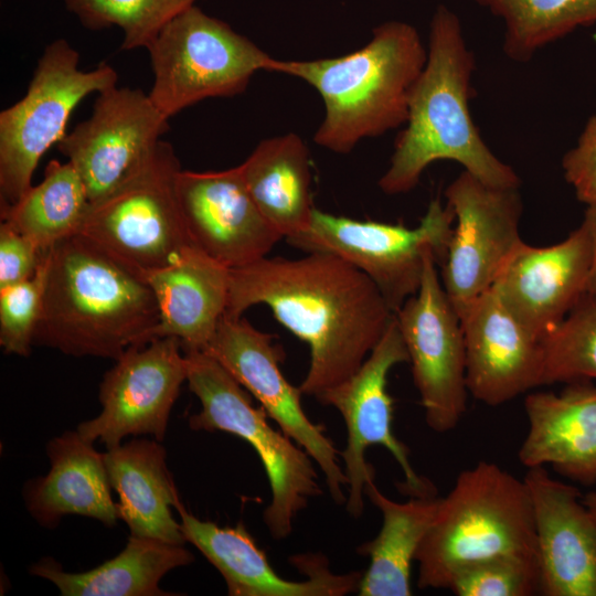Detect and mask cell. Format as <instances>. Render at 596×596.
Returning a JSON list of instances; mask_svg holds the SVG:
<instances>
[{"mask_svg":"<svg viewBox=\"0 0 596 596\" xmlns=\"http://www.w3.org/2000/svg\"><path fill=\"white\" fill-rule=\"evenodd\" d=\"M89 203L74 166L53 159L39 184L32 185L15 203L0 206L1 219L46 252L78 233Z\"/></svg>","mask_w":596,"mask_h":596,"instance_id":"obj_29","label":"cell"},{"mask_svg":"<svg viewBox=\"0 0 596 596\" xmlns=\"http://www.w3.org/2000/svg\"><path fill=\"white\" fill-rule=\"evenodd\" d=\"M44 308L34 345L118 360L152 339L159 309L147 281L79 234L46 251Z\"/></svg>","mask_w":596,"mask_h":596,"instance_id":"obj_3","label":"cell"},{"mask_svg":"<svg viewBox=\"0 0 596 596\" xmlns=\"http://www.w3.org/2000/svg\"><path fill=\"white\" fill-rule=\"evenodd\" d=\"M426 60L417 30L389 21L373 30L369 43L349 54L309 61L274 58L269 72L300 78L318 92L324 116L313 140L336 153H348L362 139L406 124L411 93Z\"/></svg>","mask_w":596,"mask_h":596,"instance_id":"obj_4","label":"cell"},{"mask_svg":"<svg viewBox=\"0 0 596 596\" xmlns=\"http://www.w3.org/2000/svg\"><path fill=\"white\" fill-rule=\"evenodd\" d=\"M143 279L159 309L152 339L175 337L182 351L204 350L225 315L230 269L190 246L173 264Z\"/></svg>","mask_w":596,"mask_h":596,"instance_id":"obj_23","label":"cell"},{"mask_svg":"<svg viewBox=\"0 0 596 596\" xmlns=\"http://www.w3.org/2000/svg\"><path fill=\"white\" fill-rule=\"evenodd\" d=\"M45 252L7 222L0 224V289L31 278Z\"/></svg>","mask_w":596,"mask_h":596,"instance_id":"obj_35","label":"cell"},{"mask_svg":"<svg viewBox=\"0 0 596 596\" xmlns=\"http://www.w3.org/2000/svg\"><path fill=\"white\" fill-rule=\"evenodd\" d=\"M167 118L139 88L110 87L95 99L91 116L57 143L96 202L137 172L169 129Z\"/></svg>","mask_w":596,"mask_h":596,"instance_id":"obj_15","label":"cell"},{"mask_svg":"<svg viewBox=\"0 0 596 596\" xmlns=\"http://www.w3.org/2000/svg\"><path fill=\"white\" fill-rule=\"evenodd\" d=\"M455 215L433 199L415 227L338 216L315 207L308 227L287 241L307 253L333 254L364 273L395 313L421 286L430 255L440 264Z\"/></svg>","mask_w":596,"mask_h":596,"instance_id":"obj_10","label":"cell"},{"mask_svg":"<svg viewBox=\"0 0 596 596\" xmlns=\"http://www.w3.org/2000/svg\"><path fill=\"white\" fill-rule=\"evenodd\" d=\"M501 554L539 556L531 498L523 479L480 460L439 498L416 554L417 586L448 588L460 568Z\"/></svg>","mask_w":596,"mask_h":596,"instance_id":"obj_5","label":"cell"},{"mask_svg":"<svg viewBox=\"0 0 596 596\" xmlns=\"http://www.w3.org/2000/svg\"><path fill=\"white\" fill-rule=\"evenodd\" d=\"M583 220L589 228L593 242V263L586 295H596V205H588Z\"/></svg>","mask_w":596,"mask_h":596,"instance_id":"obj_37","label":"cell"},{"mask_svg":"<svg viewBox=\"0 0 596 596\" xmlns=\"http://www.w3.org/2000/svg\"><path fill=\"white\" fill-rule=\"evenodd\" d=\"M593 242L583 220L560 243L515 249L492 286L503 305L542 340L587 292Z\"/></svg>","mask_w":596,"mask_h":596,"instance_id":"obj_18","label":"cell"},{"mask_svg":"<svg viewBox=\"0 0 596 596\" xmlns=\"http://www.w3.org/2000/svg\"><path fill=\"white\" fill-rule=\"evenodd\" d=\"M562 168L577 199L596 205V116L588 119L576 147L564 155Z\"/></svg>","mask_w":596,"mask_h":596,"instance_id":"obj_36","label":"cell"},{"mask_svg":"<svg viewBox=\"0 0 596 596\" xmlns=\"http://www.w3.org/2000/svg\"><path fill=\"white\" fill-rule=\"evenodd\" d=\"M46 275L45 252L31 278L0 289V345L6 353L30 354L43 313Z\"/></svg>","mask_w":596,"mask_h":596,"instance_id":"obj_34","label":"cell"},{"mask_svg":"<svg viewBox=\"0 0 596 596\" xmlns=\"http://www.w3.org/2000/svg\"><path fill=\"white\" fill-rule=\"evenodd\" d=\"M457 596H532L541 594L536 555L501 554L460 568L448 588Z\"/></svg>","mask_w":596,"mask_h":596,"instance_id":"obj_33","label":"cell"},{"mask_svg":"<svg viewBox=\"0 0 596 596\" xmlns=\"http://www.w3.org/2000/svg\"><path fill=\"white\" fill-rule=\"evenodd\" d=\"M194 560L183 545L131 535L114 558L83 573H68L51 557L32 565V575L52 582L63 596H164L160 579Z\"/></svg>","mask_w":596,"mask_h":596,"instance_id":"obj_27","label":"cell"},{"mask_svg":"<svg viewBox=\"0 0 596 596\" xmlns=\"http://www.w3.org/2000/svg\"><path fill=\"white\" fill-rule=\"evenodd\" d=\"M180 170L172 145L161 140L137 172L89 203L77 234L142 278L173 264L194 246L178 204Z\"/></svg>","mask_w":596,"mask_h":596,"instance_id":"obj_7","label":"cell"},{"mask_svg":"<svg viewBox=\"0 0 596 596\" xmlns=\"http://www.w3.org/2000/svg\"><path fill=\"white\" fill-rule=\"evenodd\" d=\"M504 23L503 52L528 62L543 46L596 23V0H472Z\"/></svg>","mask_w":596,"mask_h":596,"instance_id":"obj_30","label":"cell"},{"mask_svg":"<svg viewBox=\"0 0 596 596\" xmlns=\"http://www.w3.org/2000/svg\"><path fill=\"white\" fill-rule=\"evenodd\" d=\"M408 362V353L395 316L385 333L362 365L350 377L322 392L317 400L334 407L347 427V445L340 457L348 481L347 512L360 518L364 510V488L375 478V470L365 459L373 445L385 447L401 467L404 481L398 489L409 498L437 497L434 483L419 476L409 461V449L393 433L394 400L387 392L390 371Z\"/></svg>","mask_w":596,"mask_h":596,"instance_id":"obj_11","label":"cell"},{"mask_svg":"<svg viewBox=\"0 0 596 596\" xmlns=\"http://www.w3.org/2000/svg\"><path fill=\"white\" fill-rule=\"evenodd\" d=\"M147 50L153 73L148 94L169 119L206 98L243 93L274 60L195 4L171 20Z\"/></svg>","mask_w":596,"mask_h":596,"instance_id":"obj_8","label":"cell"},{"mask_svg":"<svg viewBox=\"0 0 596 596\" xmlns=\"http://www.w3.org/2000/svg\"><path fill=\"white\" fill-rule=\"evenodd\" d=\"M473 70L459 18L438 6L430 21L426 64L411 93L406 128L379 180L384 193L413 190L437 160L456 161L490 187H520L515 171L488 148L470 116Z\"/></svg>","mask_w":596,"mask_h":596,"instance_id":"obj_2","label":"cell"},{"mask_svg":"<svg viewBox=\"0 0 596 596\" xmlns=\"http://www.w3.org/2000/svg\"><path fill=\"white\" fill-rule=\"evenodd\" d=\"M468 393L499 406L543 385V340L524 327L492 288L459 313Z\"/></svg>","mask_w":596,"mask_h":596,"instance_id":"obj_20","label":"cell"},{"mask_svg":"<svg viewBox=\"0 0 596 596\" xmlns=\"http://www.w3.org/2000/svg\"><path fill=\"white\" fill-rule=\"evenodd\" d=\"M46 451L50 471L24 487L30 514L45 528H55L67 514L114 525L119 514L110 494L104 453L83 439L77 429L51 439Z\"/></svg>","mask_w":596,"mask_h":596,"instance_id":"obj_24","label":"cell"},{"mask_svg":"<svg viewBox=\"0 0 596 596\" xmlns=\"http://www.w3.org/2000/svg\"><path fill=\"white\" fill-rule=\"evenodd\" d=\"M426 258L421 286L394 313L404 340L427 426L453 430L467 409L466 354L460 317Z\"/></svg>","mask_w":596,"mask_h":596,"instance_id":"obj_13","label":"cell"},{"mask_svg":"<svg viewBox=\"0 0 596 596\" xmlns=\"http://www.w3.org/2000/svg\"><path fill=\"white\" fill-rule=\"evenodd\" d=\"M445 198L455 222L440 262L441 284L459 315L492 288L523 242L522 200L519 188L490 187L465 170Z\"/></svg>","mask_w":596,"mask_h":596,"instance_id":"obj_12","label":"cell"},{"mask_svg":"<svg viewBox=\"0 0 596 596\" xmlns=\"http://www.w3.org/2000/svg\"><path fill=\"white\" fill-rule=\"evenodd\" d=\"M110 487L118 493V514L130 534L184 545L171 508L180 502L158 440L132 439L104 453Z\"/></svg>","mask_w":596,"mask_h":596,"instance_id":"obj_25","label":"cell"},{"mask_svg":"<svg viewBox=\"0 0 596 596\" xmlns=\"http://www.w3.org/2000/svg\"><path fill=\"white\" fill-rule=\"evenodd\" d=\"M364 493L382 513L377 535L358 547L370 558L362 574L360 596H411V570L438 507V497L409 498L396 502L384 496L374 479L366 482Z\"/></svg>","mask_w":596,"mask_h":596,"instance_id":"obj_28","label":"cell"},{"mask_svg":"<svg viewBox=\"0 0 596 596\" xmlns=\"http://www.w3.org/2000/svg\"><path fill=\"white\" fill-rule=\"evenodd\" d=\"M524 411L528 432L519 461L526 469L550 465L572 481L596 486V384L576 381L558 393H530Z\"/></svg>","mask_w":596,"mask_h":596,"instance_id":"obj_22","label":"cell"},{"mask_svg":"<svg viewBox=\"0 0 596 596\" xmlns=\"http://www.w3.org/2000/svg\"><path fill=\"white\" fill-rule=\"evenodd\" d=\"M196 0H64L65 8L88 30L118 26L121 50L148 49L160 31Z\"/></svg>","mask_w":596,"mask_h":596,"instance_id":"obj_31","label":"cell"},{"mask_svg":"<svg viewBox=\"0 0 596 596\" xmlns=\"http://www.w3.org/2000/svg\"><path fill=\"white\" fill-rule=\"evenodd\" d=\"M543 345V385L596 382V295H585Z\"/></svg>","mask_w":596,"mask_h":596,"instance_id":"obj_32","label":"cell"},{"mask_svg":"<svg viewBox=\"0 0 596 596\" xmlns=\"http://www.w3.org/2000/svg\"><path fill=\"white\" fill-rule=\"evenodd\" d=\"M78 64V52L65 39L54 40L40 56L25 95L1 110L0 206L15 203L32 187L39 161L66 135L76 106L117 85L111 65L82 71Z\"/></svg>","mask_w":596,"mask_h":596,"instance_id":"obj_9","label":"cell"},{"mask_svg":"<svg viewBox=\"0 0 596 596\" xmlns=\"http://www.w3.org/2000/svg\"><path fill=\"white\" fill-rule=\"evenodd\" d=\"M584 502L590 511L596 522V490H592L584 494Z\"/></svg>","mask_w":596,"mask_h":596,"instance_id":"obj_38","label":"cell"},{"mask_svg":"<svg viewBox=\"0 0 596 596\" xmlns=\"http://www.w3.org/2000/svg\"><path fill=\"white\" fill-rule=\"evenodd\" d=\"M213 356L266 411L269 418L302 447L323 472L331 498L345 504L348 481L339 462L340 451L322 424L312 423L301 405V390L280 370L284 351L272 334L253 327L244 317H223L202 350Z\"/></svg>","mask_w":596,"mask_h":596,"instance_id":"obj_14","label":"cell"},{"mask_svg":"<svg viewBox=\"0 0 596 596\" xmlns=\"http://www.w3.org/2000/svg\"><path fill=\"white\" fill-rule=\"evenodd\" d=\"M238 167L257 209L283 238L289 241L308 227L315 210L310 153L298 135L260 141Z\"/></svg>","mask_w":596,"mask_h":596,"instance_id":"obj_26","label":"cell"},{"mask_svg":"<svg viewBox=\"0 0 596 596\" xmlns=\"http://www.w3.org/2000/svg\"><path fill=\"white\" fill-rule=\"evenodd\" d=\"M523 480L533 510L541 594L596 596V522L584 494L545 467L528 468Z\"/></svg>","mask_w":596,"mask_h":596,"instance_id":"obj_21","label":"cell"},{"mask_svg":"<svg viewBox=\"0 0 596 596\" xmlns=\"http://www.w3.org/2000/svg\"><path fill=\"white\" fill-rule=\"evenodd\" d=\"M175 510L187 542L194 545L223 576L231 596H344L358 592L362 572H331L327 557L298 554L289 562L307 578L295 582L277 574L263 549L240 522L220 526L188 512L181 501Z\"/></svg>","mask_w":596,"mask_h":596,"instance_id":"obj_19","label":"cell"},{"mask_svg":"<svg viewBox=\"0 0 596 596\" xmlns=\"http://www.w3.org/2000/svg\"><path fill=\"white\" fill-rule=\"evenodd\" d=\"M256 305L267 306L308 344L310 363L299 387L316 398L358 371L394 318L364 273L324 252L296 259L266 256L230 269L224 316L241 318Z\"/></svg>","mask_w":596,"mask_h":596,"instance_id":"obj_1","label":"cell"},{"mask_svg":"<svg viewBox=\"0 0 596 596\" xmlns=\"http://www.w3.org/2000/svg\"><path fill=\"white\" fill-rule=\"evenodd\" d=\"M182 345L175 337L153 338L132 345L116 360L99 386L102 412L78 425L88 443H103L106 449L127 436H166L171 409L187 381L188 368Z\"/></svg>","mask_w":596,"mask_h":596,"instance_id":"obj_16","label":"cell"},{"mask_svg":"<svg viewBox=\"0 0 596 596\" xmlns=\"http://www.w3.org/2000/svg\"><path fill=\"white\" fill-rule=\"evenodd\" d=\"M183 353L189 389L202 406L189 417L190 428L228 433L254 448L272 494L263 520L274 540L288 538L298 513L310 499L322 493L315 461L288 435L268 423L266 411L253 404L251 394L213 356L202 350Z\"/></svg>","mask_w":596,"mask_h":596,"instance_id":"obj_6","label":"cell"},{"mask_svg":"<svg viewBox=\"0 0 596 596\" xmlns=\"http://www.w3.org/2000/svg\"><path fill=\"white\" fill-rule=\"evenodd\" d=\"M175 190L192 244L228 269L266 257L283 238L257 209L238 166L204 172L181 169Z\"/></svg>","mask_w":596,"mask_h":596,"instance_id":"obj_17","label":"cell"}]
</instances>
